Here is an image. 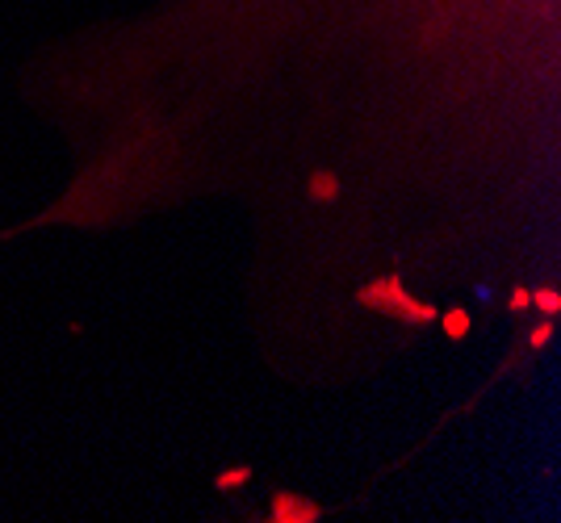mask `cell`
Returning <instances> with one entry per match:
<instances>
[{"instance_id": "cell-1", "label": "cell", "mask_w": 561, "mask_h": 523, "mask_svg": "<svg viewBox=\"0 0 561 523\" xmlns=\"http://www.w3.org/2000/svg\"><path fill=\"white\" fill-rule=\"evenodd\" d=\"M360 302L373 306V310H381V314H390V318H407V323H428V318H436V310L423 306V302H415L394 277H386V281H377V285H365V289H360Z\"/></svg>"}, {"instance_id": "cell-2", "label": "cell", "mask_w": 561, "mask_h": 523, "mask_svg": "<svg viewBox=\"0 0 561 523\" xmlns=\"http://www.w3.org/2000/svg\"><path fill=\"white\" fill-rule=\"evenodd\" d=\"M272 520H281V523H314L319 520V507L306 503V499H298V494H277V499H272Z\"/></svg>"}, {"instance_id": "cell-3", "label": "cell", "mask_w": 561, "mask_h": 523, "mask_svg": "<svg viewBox=\"0 0 561 523\" xmlns=\"http://www.w3.org/2000/svg\"><path fill=\"white\" fill-rule=\"evenodd\" d=\"M465 331H469V314H465V310H449V314H444V335H449V339H461Z\"/></svg>"}, {"instance_id": "cell-4", "label": "cell", "mask_w": 561, "mask_h": 523, "mask_svg": "<svg viewBox=\"0 0 561 523\" xmlns=\"http://www.w3.org/2000/svg\"><path fill=\"white\" fill-rule=\"evenodd\" d=\"M310 193H314L319 201H331V197L340 193V184H335V176H327V172H319V176H314V184H310Z\"/></svg>"}, {"instance_id": "cell-5", "label": "cell", "mask_w": 561, "mask_h": 523, "mask_svg": "<svg viewBox=\"0 0 561 523\" xmlns=\"http://www.w3.org/2000/svg\"><path fill=\"white\" fill-rule=\"evenodd\" d=\"M252 478V469H226L222 478H218V490H235V486H243Z\"/></svg>"}, {"instance_id": "cell-6", "label": "cell", "mask_w": 561, "mask_h": 523, "mask_svg": "<svg viewBox=\"0 0 561 523\" xmlns=\"http://www.w3.org/2000/svg\"><path fill=\"white\" fill-rule=\"evenodd\" d=\"M537 306H541L545 314H558V310H561V297L553 293V289H541V293H537Z\"/></svg>"}, {"instance_id": "cell-7", "label": "cell", "mask_w": 561, "mask_h": 523, "mask_svg": "<svg viewBox=\"0 0 561 523\" xmlns=\"http://www.w3.org/2000/svg\"><path fill=\"white\" fill-rule=\"evenodd\" d=\"M545 339H549V323H545V327H537V331H532V348H541V344H545Z\"/></svg>"}, {"instance_id": "cell-8", "label": "cell", "mask_w": 561, "mask_h": 523, "mask_svg": "<svg viewBox=\"0 0 561 523\" xmlns=\"http://www.w3.org/2000/svg\"><path fill=\"white\" fill-rule=\"evenodd\" d=\"M528 302H532V293H528V289H520V293L511 297V306H516V310H520V306H528Z\"/></svg>"}]
</instances>
